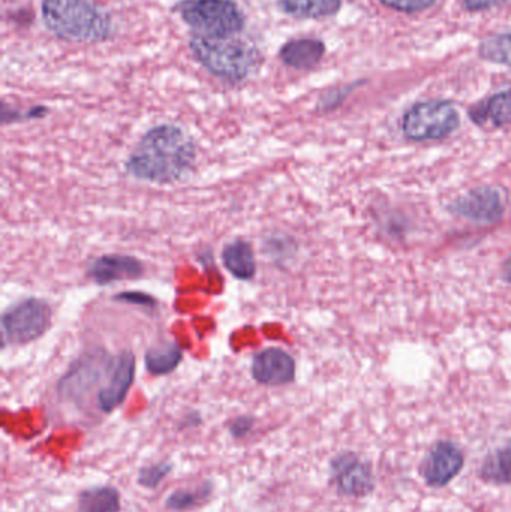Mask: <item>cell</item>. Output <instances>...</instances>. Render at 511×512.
Listing matches in <instances>:
<instances>
[{
    "label": "cell",
    "instance_id": "cell-1",
    "mask_svg": "<svg viewBox=\"0 0 511 512\" xmlns=\"http://www.w3.org/2000/svg\"><path fill=\"white\" fill-rule=\"evenodd\" d=\"M197 161L194 140L179 126L159 125L138 141L126 171L140 182L173 185L191 176Z\"/></svg>",
    "mask_w": 511,
    "mask_h": 512
},
{
    "label": "cell",
    "instance_id": "cell-2",
    "mask_svg": "<svg viewBox=\"0 0 511 512\" xmlns=\"http://www.w3.org/2000/svg\"><path fill=\"white\" fill-rule=\"evenodd\" d=\"M116 360L117 357H110L107 352H92L78 358L57 382L59 402L89 421L116 411L111 402Z\"/></svg>",
    "mask_w": 511,
    "mask_h": 512
},
{
    "label": "cell",
    "instance_id": "cell-3",
    "mask_svg": "<svg viewBox=\"0 0 511 512\" xmlns=\"http://www.w3.org/2000/svg\"><path fill=\"white\" fill-rule=\"evenodd\" d=\"M41 14L45 27L63 41L98 44L113 33L110 15L92 0H42Z\"/></svg>",
    "mask_w": 511,
    "mask_h": 512
},
{
    "label": "cell",
    "instance_id": "cell-4",
    "mask_svg": "<svg viewBox=\"0 0 511 512\" xmlns=\"http://www.w3.org/2000/svg\"><path fill=\"white\" fill-rule=\"evenodd\" d=\"M189 48L206 71L227 83H242L257 68L258 51L239 36H204L192 33Z\"/></svg>",
    "mask_w": 511,
    "mask_h": 512
},
{
    "label": "cell",
    "instance_id": "cell-5",
    "mask_svg": "<svg viewBox=\"0 0 511 512\" xmlns=\"http://www.w3.org/2000/svg\"><path fill=\"white\" fill-rule=\"evenodd\" d=\"M174 11L194 35L236 36L245 29V14L234 0H182Z\"/></svg>",
    "mask_w": 511,
    "mask_h": 512
},
{
    "label": "cell",
    "instance_id": "cell-6",
    "mask_svg": "<svg viewBox=\"0 0 511 512\" xmlns=\"http://www.w3.org/2000/svg\"><path fill=\"white\" fill-rule=\"evenodd\" d=\"M461 125L458 108L450 101L432 99L413 105L402 119V132L411 141H434L453 134Z\"/></svg>",
    "mask_w": 511,
    "mask_h": 512
},
{
    "label": "cell",
    "instance_id": "cell-7",
    "mask_svg": "<svg viewBox=\"0 0 511 512\" xmlns=\"http://www.w3.org/2000/svg\"><path fill=\"white\" fill-rule=\"evenodd\" d=\"M53 318L50 303L41 298H26L5 310L2 316L3 337L11 345L33 342L47 333Z\"/></svg>",
    "mask_w": 511,
    "mask_h": 512
},
{
    "label": "cell",
    "instance_id": "cell-8",
    "mask_svg": "<svg viewBox=\"0 0 511 512\" xmlns=\"http://www.w3.org/2000/svg\"><path fill=\"white\" fill-rule=\"evenodd\" d=\"M330 484L339 495L347 498H365L375 489L371 463L353 451H342L330 460Z\"/></svg>",
    "mask_w": 511,
    "mask_h": 512
},
{
    "label": "cell",
    "instance_id": "cell-9",
    "mask_svg": "<svg viewBox=\"0 0 511 512\" xmlns=\"http://www.w3.org/2000/svg\"><path fill=\"white\" fill-rule=\"evenodd\" d=\"M465 466V454L453 441H438L420 463V475L426 486L443 489L449 486Z\"/></svg>",
    "mask_w": 511,
    "mask_h": 512
},
{
    "label": "cell",
    "instance_id": "cell-10",
    "mask_svg": "<svg viewBox=\"0 0 511 512\" xmlns=\"http://www.w3.org/2000/svg\"><path fill=\"white\" fill-rule=\"evenodd\" d=\"M449 210L455 215L473 222L495 224L503 218L504 204L497 189L482 186V188L473 189L453 201Z\"/></svg>",
    "mask_w": 511,
    "mask_h": 512
},
{
    "label": "cell",
    "instance_id": "cell-11",
    "mask_svg": "<svg viewBox=\"0 0 511 512\" xmlns=\"http://www.w3.org/2000/svg\"><path fill=\"white\" fill-rule=\"evenodd\" d=\"M252 378L266 387H282L296 378V361L281 348H267L252 360Z\"/></svg>",
    "mask_w": 511,
    "mask_h": 512
},
{
    "label": "cell",
    "instance_id": "cell-12",
    "mask_svg": "<svg viewBox=\"0 0 511 512\" xmlns=\"http://www.w3.org/2000/svg\"><path fill=\"white\" fill-rule=\"evenodd\" d=\"M144 265L134 256L110 254L93 259L87 267V276L98 285H113L123 280L143 276Z\"/></svg>",
    "mask_w": 511,
    "mask_h": 512
},
{
    "label": "cell",
    "instance_id": "cell-13",
    "mask_svg": "<svg viewBox=\"0 0 511 512\" xmlns=\"http://www.w3.org/2000/svg\"><path fill=\"white\" fill-rule=\"evenodd\" d=\"M326 45L317 38H297L285 42L279 57L288 68L296 71H311L323 60Z\"/></svg>",
    "mask_w": 511,
    "mask_h": 512
},
{
    "label": "cell",
    "instance_id": "cell-14",
    "mask_svg": "<svg viewBox=\"0 0 511 512\" xmlns=\"http://www.w3.org/2000/svg\"><path fill=\"white\" fill-rule=\"evenodd\" d=\"M471 119L479 125L491 123L495 128L511 123V87L503 92L495 93L482 104L470 111Z\"/></svg>",
    "mask_w": 511,
    "mask_h": 512
},
{
    "label": "cell",
    "instance_id": "cell-15",
    "mask_svg": "<svg viewBox=\"0 0 511 512\" xmlns=\"http://www.w3.org/2000/svg\"><path fill=\"white\" fill-rule=\"evenodd\" d=\"M222 262L236 279L251 280L257 273L254 251L245 240H233L222 249Z\"/></svg>",
    "mask_w": 511,
    "mask_h": 512
},
{
    "label": "cell",
    "instance_id": "cell-16",
    "mask_svg": "<svg viewBox=\"0 0 511 512\" xmlns=\"http://www.w3.org/2000/svg\"><path fill=\"white\" fill-rule=\"evenodd\" d=\"M483 483L491 486H510L511 484V441L492 450L483 459L479 469Z\"/></svg>",
    "mask_w": 511,
    "mask_h": 512
},
{
    "label": "cell",
    "instance_id": "cell-17",
    "mask_svg": "<svg viewBox=\"0 0 511 512\" xmlns=\"http://www.w3.org/2000/svg\"><path fill=\"white\" fill-rule=\"evenodd\" d=\"M279 8L299 20H321L338 14L342 0H278Z\"/></svg>",
    "mask_w": 511,
    "mask_h": 512
},
{
    "label": "cell",
    "instance_id": "cell-18",
    "mask_svg": "<svg viewBox=\"0 0 511 512\" xmlns=\"http://www.w3.org/2000/svg\"><path fill=\"white\" fill-rule=\"evenodd\" d=\"M78 512H120V493L113 486L89 487L77 498Z\"/></svg>",
    "mask_w": 511,
    "mask_h": 512
},
{
    "label": "cell",
    "instance_id": "cell-19",
    "mask_svg": "<svg viewBox=\"0 0 511 512\" xmlns=\"http://www.w3.org/2000/svg\"><path fill=\"white\" fill-rule=\"evenodd\" d=\"M212 481H204L194 489H177L165 501V507L171 512H188L203 507L213 498Z\"/></svg>",
    "mask_w": 511,
    "mask_h": 512
},
{
    "label": "cell",
    "instance_id": "cell-20",
    "mask_svg": "<svg viewBox=\"0 0 511 512\" xmlns=\"http://www.w3.org/2000/svg\"><path fill=\"white\" fill-rule=\"evenodd\" d=\"M182 360V348L177 343L167 342L149 349L146 354V367L152 375H168L179 367Z\"/></svg>",
    "mask_w": 511,
    "mask_h": 512
},
{
    "label": "cell",
    "instance_id": "cell-21",
    "mask_svg": "<svg viewBox=\"0 0 511 512\" xmlns=\"http://www.w3.org/2000/svg\"><path fill=\"white\" fill-rule=\"evenodd\" d=\"M479 54L486 62L511 68V29L480 42Z\"/></svg>",
    "mask_w": 511,
    "mask_h": 512
},
{
    "label": "cell",
    "instance_id": "cell-22",
    "mask_svg": "<svg viewBox=\"0 0 511 512\" xmlns=\"http://www.w3.org/2000/svg\"><path fill=\"white\" fill-rule=\"evenodd\" d=\"M171 471H173V465L170 462H159L144 466L138 471V484L147 490L158 489L162 481L171 474Z\"/></svg>",
    "mask_w": 511,
    "mask_h": 512
},
{
    "label": "cell",
    "instance_id": "cell-23",
    "mask_svg": "<svg viewBox=\"0 0 511 512\" xmlns=\"http://www.w3.org/2000/svg\"><path fill=\"white\" fill-rule=\"evenodd\" d=\"M266 249L267 255L275 261L287 259L288 256H293L297 251L296 242L291 237L287 236H272L264 243L263 251Z\"/></svg>",
    "mask_w": 511,
    "mask_h": 512
},
{
    "label": "cell",
    "instance_id": "cell-24",
    "mask_svg": "<svg viewBox=\"0 0 511 512\" xmlns=\"http://www.w3.org/2000/svg\"><path fill=\"white\" fill-rule=\"evenodd\" d=\"M360 84L362 83L350 84V86L329 90V92L321 96L320 102H318V108H320L321 111L333 110V108L338 107L341 102H344V99L347 98L353 90H356V87H359Z\"/></svg>",
    "mask_w": 511,
    "mask_h": 512
},
{
    "label": "cell",
    "instance_id": "cell-25",
    "mask_svg": "<svg viewBox=\"0 0 511 512\" xmlns=\"http://www.w3.org/2000/svg\"><path fill=\"white\" fill-rule=\"evenodd\" d=\"M387 8L395 9L399 12H420L432 8L438 0H378Z\"/></svg>",
    "mask_w": 511,
    "mask_h": 512
},
{
    "label": "cell",
    "instance_id": "cell-26",
    "mask_svg": "<svg viewBox=\"0 0 511 512\" xmlns=\"http://www.w3.org/2000/svg\"><path fill=\"white\" fill-rule=\"evenodd\" d=\"M255 426V418L251 415H240V417L234 418L231 421L228 430H230L231 436L236 439L246 438L249 433L252 432Z\"/></svg>",
    "mask_w": 511,
    "mask_h": 512
},
{
    "label": "cell",
    "instance_id": "cell-27",
    "mask_svg": "<svg viewBox=\"0 0 511 512\" xmlns=\"http://www.w3.org/2000/svg\"><path fill=\"white\" fill-rule=\"evenodd\" d=\"M114 300L125 301V303L137 304V306H143V307H155L156 306L155 298L150 297L149 294H144V292H140V291L122 292V294L116 295V297H114Z\"/></svg>",
    "mask_w": 511,
    "mask_h": 512
},
{
    "label": "cell",
    "instance_id": "cell-28",
    "mask_svg": "<svg viewBox=\"0 0 511 512\" xmlns=\"http://www.w3.org/2000/svg\"><path fill=\"white\" fill-rule=\"evenodd\" d=\"M507 0H461L462 8L471 12L488 11Z\"/></svg>",
    "mask_w": 511,
    "mask_h": 512
},
{
    "label": "cell",
    "instance_id": "cell-29",
    "mask_svg": "<svg viewBox=\"0 0 511 512\" xmlns=\"http://www.w3.org/2000/svg\"><path fill=\"white\" fill-rule=\"evenodd\" d=\"M503 276L504 279L507 280V282L511 283V256L509 259H507L506 264H504Z\"/></svg>",
    "mask_w": 511,
    "mask_h": 512
}]
</instances>
